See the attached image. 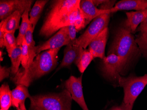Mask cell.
Masks as SVG:
<instances>
[{
    "instance_id": "cell-27",
    "label": "cell",
    "mask_w": 147,
    "mask_h": 110,
    "mask_svg": "<svg viewBox=\"0 0 147 110\" xmlns=\"http://www.w3.org/2000/svg\"><path fill=\"white\" fill-rule=\"evenodd\" d=\"M11 73V68L2 67L1 65V67H0V80H1V82L5 78L9 77Z\"/></svg>"
},
{
    "instance_id": "cell-22",
    "label": "cell",
    "mask_w": 147,
    "mask_h": 110,
    "mask_svg": "<svg viewBox=\"0 0 147 110\" xmlns=\"http://www.w3.org/2000/svg\"><path fill=\"white\" fill-rule=\"evenodd\" d=\"M33 32H34V30H33V27H32V25L30 24L25 35V39L26 40L27 44H28V47L29 55V59L28 64V68L31 65V63H32L35 59V57L37 56L36 52H35V47L36 46H35V42L33 39Z\"/></svg>"
},
{
    "instance_id": "cell-2",
    "label": "cell",
    "mask_w": 147,
    "mask_h": 110,
    "mask_svg": "<svg viewBox=\"0 0 147 110\" xmlns=\"http://www.w3.org/2000/svg\"><path fill=\"white\" fill-rule=\"evenodd\" d=\"M60 48L46 50L37 55L28 70L12 78L16 85L28 87L34 80L51 72L57 65Z\"/></svg>"
},
{
    "instance_id": "cell-7",
    "label": "cell",
    "mask_w": 147,
    "mask_h": 110,
    "mask_svg": "<svg viewBox=\"0 0 147 110\" xmlns=\"http://www.w3.org/2000/svg\"><path fill=\"white\" fill-rule=\"evenodd\" d=\"M102 60L101 71L104 76L111 81L118 82L119 73L126 68L122 59L116 55L110 54Z\"/></svg>"
},
{
    "instance_id": "cell-23",
    "label": "cell",
    "mask_w": 147,
    "mask_h": 110,
    "mask_svg": "<svg viewBox=\"0 0 147 110\" xmlns=\"http://www.w3.org/2000/svg\"><path fill=\"white\" fill-rule=\"evenodd\" d=\"M21 53H22V45L17 46L14 50L12 51L10 58L11 60V74L12 76H14L18 72L19 67L21 63Z\"/></svg>"
},
{
    "instance_id": "cell-17",
    "label": "cell",
    "mask_w": 147,
    "mask_h": 110,
    "mask_svg": "<svg viewBox=\"0 0 147 110\" xmlns=\"http://www.w3.org/2000/svg\"><path fill=\"white\" fill-rule=\"evenodd\" d=\"M28 87L23 85H18L15 88L11 91L12 106L18 108L23 102L30 96L28 90Z\"/></svg>"
},
{
    "instance_id": "cell-26",
    "label": "cell",
    "mask_w": 147,
    "mask_h": 110,
    "mask_svg": "<svg viewBox=\"0 0 147 110\" xmlns=\"http://www.w3.org/2000/svg\"><path fill=\"white\" fill-rule=\"evenodd\" d=\"M29 59V55L28 47L26 40L25 38L22 45L21 64L23 68L19 70L18 73L24 72L27 70L28 69Z\"/></svg>"
},
{
    "instance_id": "cell-10",
    "label": "cell",
    "mask_w": 147,
    "mask_h": 110,
    "mask_svg": "<svg viewBox=\"0 0 147 110\" xmlns=\"http://www.w3.org/2000/svg\"><path fill=\"white\" fill-rule=\"evenodd\" d=\"M82 75L78 78L71 76L65 82L66 89L70 92L72 98L83 110H89L83 95L82 86Z\"/></svg>"
},
{
    "instance_id": "cell-35",
    "label": "cell",
    "mask_w": 147,
    "mask_h": 110,
    "mask_svg": "<svg viewBox=\"0 0 147 110\" xmlns=\"http://www.w3.org/2000/svg\"><path fill=\"white\" fill-rule=\"evenodd\" d=\"M1 110H5V109H1Z\"/></svg>"
},
{
    "instance_id": "cell-31",
    "label": "cell",
    "mask_w": 147,
    "mask_h": 110,
    "mask_svg": "<svg viewBox=\"0 0 147 110\" xmlns=\"http://www.w3.org/2000/svg\"><path fill=\"white\" fill-rule=\"evenodd\" d=\"M110 110H132V109L129 108L128 106L123 102L121 105L119 106L114 107Z\"/></svg>"
},
{
    "instance_id": "cell-15",
    "label": "cell",
    "mask_w": 147,
    "mask_h": 110,
    "mask_svg": "<svg viewBox=\"0 0 147 110\" xmlns=\"http://www.w3.org/2000/svg\"><path fill=\"white\" fill-rule=\"evenodd\" d=\"M22 15L19 11H16L10 16L2 20L0 23V27H3L5 32L15 33L20 28V22Z\"/></svg>"
},
{
    "instance_id": "cell-13",
    "label": "cell",
    "mask_w": 147,
    "mask_h": 110,
    "mask_svg": "<svg viewBox=\"0 0 147 110\" xmlns=\"http://www.w3.org/2000/svg\"><path fill=\"white\" fill-rule=\"evenodd\" d=\"M147 8V0H123L117 2L111 9V13L120 10H143Z\"/></svg>"
},
{
    "instance_id": "cell-34",
    "label": "cell",
    "mask_w": 147,
    "mask_h": 110,
    "mask_svg": "<svg viewBox=\"0 0 147 110\" xmlns=\"http://www.w3.org/2000/svg\"><path fill=\"white\" fill-rule=\"evenodd\" d=\"M0 53H1V56H0V58H1V61H2L3 60V58H2V56L3 55V53L1 50L0 51Z\"/></svg>"
},
{
    "instance_id": "cell-6",
    "label": "cell",
    "mask_w": 147,
    "mask_h": 110,
    "mask_svg": "<svg viewBox=\"0 0 147 110\" xmlns=\"http://www.w3.org/2000/svg\"><path fill=\"white\" fill-rule=\"evenodd\" d=\"M111 14L105 13L94 19L86 30L77 38L72 45H76L86 49L93 39L108 27Z\"/></svg>"
},
{
    "instance_id": "cell-32",
    "label": "cell",
    "mask_w": 147,
    "mask_h": 110,
    "mask_svg": "<svg viewBox=\"0 0 147 110\" xmlns=\"http://www.w3.org/2000/svg\"><path fill=\"white\" fill-rule=\"evenodd\" d=\"M105 0H94V1H92L94 5H95L96 7H97V6L99 5H101L103 4V3L105 2Z\"/></svg>"
},
{
    "instance_id": "cell-19",
    "label": "cell",
    "mask_w": 147,
    "mask_h": 110,
    "mask_svg": "<svg viewBox=\"0 0 147 110\" xmlns=\"http://www.w3.org/2000/svg\"><path fill=\"white\" fill-rule=\"evenodd\" d=\"M48 1L47 0H38L36 1L33 6V8L30 10V21L34 31L36 24L41 16L43 10Z\"/></svg>"
},
{
    "instance_id": "cell-8",
    "label": "cell",
    "mask_w": 147,
    "mask_h": 110,
    "mask_svg": "<svg viewBox=\"0 0 147 110\" xmlns=\"http://www.w3.org/2000/svg\"><path fill=\"white\" fill-rule=\"evenodd\" d=\"M72 42L69 38L68 27L65 26L59 30L54 36L47 41L35 47L36 55L40 53L42 51L51 49H61L64 45H71Z\"/></svg>"
},
{
    "instance_id": "cell-25",
    "label": "cell",
    "mask_w": 147,
    "mask_h": 110,
    "mask_svg": "<svg viewBox=\"0 0 147 110\" xmlns=\"http://www.w3.org/2000/svg\"><path fill=\"white\" fill-rule=\"evenodd\" d=\"M135 40L141 53L147 58V31L140 32Z\"/></svg>"
},
{
    "instance_id": "cell-29",
    "label": "cell",
    "mask_w": 147,
    "mask_h": 110,
    "mask_svg": "<svg viewBox=\"0 0 147 110\" xmlns=\"http://www.w3.org/2000/svg\"><path fill=\"white\" fill-rule=\"evenodd\" d=\"M115 1H105L104 3L100 5V9L102 10H111L114 6Z\"/></svg>"
},
{
    "instance_id": "cell-30",
    "label": "cell",
    "mask_w": 147,
    "mask_h": 110,
    "mask_svg": "<svg viewBox=\"0 0 147 110\" xmlns=\"http://www.w3.org/2000/svg\"><path fill=\"white\" fill-rule=\"evenodd\" d=\"M146 31H147V17L140 24L139 26H138L136 32H142Z\"/></svg>"
},
{
    "instance_id": "cell-5",
    "label": "cell",
    "mask_w": 147,
    "mask_h": 110,
    "mask_svg": "<svg viewBox=\"0 0 147 110\" xmlns=\"http://www.w3.org/2000/svg\"><path fill=\"white\" fill-rule=\"evenodd\" d=\"M118 82L123 88V102L129 108L133 109L134 102L147 85V74L142 76L130 75L124 77L120 75Z\"/></svg>"
},
{
    "instance_id": "cell-16",
    "label": "cell",
    "mask_w": 147,
    "mask_h": 110,
    "mask_svg": "<svg viewBox=\"0 0 147 110\" xmlns=\"http://www.w3.org/2000/svg\"><path fill=\"white\" fill-rule=\"evenodd\" d=\"M126 21L134 34L136 32L139 25L147 17V8L143 10L126 12Z\"/></svg>"
},
{
    "instance_id": "cell-18",
    "label": "cell",
    "mask_w": 147,
    "mask_h": 110,
    "mask_svg": "<svg viewBox=\"0 0 147 110\" xmlns=\"http://www.w3.org/2000/svg\"><path fill=\"white\" fill-rule=\"evenodd\" d=\"M94 58L88 49L87 50L82 47H80L79 54L75 63L78 68L79 72L81 73H83Z\"/></svg>"
},
{
    "instance_id": "cell-33",
    "label": "cell",
    "mask_w": 147,
    "mask_h": 110,
    "mask_svg": "<svg viewBox=\"0 0 147 110\" xmlns=\"http://www.w3.org/2000/svg\"><path fill=\"white\" fill-rule=\"evenodd\" d=\"M17 109V110H26L25 105V102L22 103L21 105H20V107Z\"/></svg>"
},
{
    "instance_id": "cell-21",
    "label": "cell",
    "mask_w": 147,
    "mask_h": 110,
    "mask_svg": "<svg viewBox=\"0 0 147 110\" xmlns=\"http://www.w3.org/2000/svg\"><path fill=\"white\" fill-rule=\"evenodd\" d=\"M11 91L8 84L4 83L0 88V106L1 109L8 110L12 105Z\"/></svg>"
},
{
    "instance_id": "cell-12",
    "label": "cell",
    "mask_w": 147,
    "mask_h": 110,
    "mask_svg": "<svg viewBox=\"0 0 147 110\" xmlns=\"http://www.w3.org/2000/svg\"><path fill=\"white\" fill-rule=\"evenodd\" d=\"M80 8L86 20V25L101 15L107 13H111V10H106L97 9L93 4L92 0L81 1Z\"/></svg>"
},
{
    "instance_id": "cell-4",
    "label": "cell",
    "mask_w": 147,
    "mask_h": 110,
    "mask_svg": "<svg viewBox=\"0 0 147 110\" xmlns=\"http://www.w3.org/2000/svg\"><path fill=\"white\" fill-rule=\"evenodd\" d=\"M29 110H71V96L64 89L58 93L30 96Z\"/></svg>"
},
{
    "instance_id": "cell-11",
    "label": "cell",
    "mask_w": 147,
    "mask_h": 110,
    "mask_svg": "<svg viewBox=\"0 0 147 110\" xmlns=\"http://www.w3.org/2000/svg\"><path fill=\"white\" fill-rule=\"evenodd\" d=\"M109 27H107L93 39L89 45L88 50L94 58L103 59L105 57V50L108 40Z\"/></svg>"
},
{
    "instance_id": "cell-20",
    "label": "cell",
    "mask_w": 147,
    "mask_h": 110,
    "mask_svg": "<svg viewBox=\"0 0 147 110\" xmlns=\"http://www.w3.org/2000/svg\"><path fill=\"white\" fill-rule=\"evenodd\" d=\"M31 7L28 8L22 15V22L19 28V34L16 38L17 45H22L23 41L25 38V35L28 31L30 23L29 18V12Z\"/></svg>"
},
{
    "instance_id": "cell-28",
    "label": "cell",
    "mask_w": 147,
    "mask_h": 110,
    "mask_svg": "<svg viewBox=\"0 0 147 110\" xmlns=\"http://www.w3.org/2000/svg\"><path fill=\"white\" fill-rule=\"evenodd\" d=\"M68 27V32L69 38L72 42V44L76 39V33L77 32L76 26L74 25H70ZM72 45V44H71Z\"/></svg>"
},
{
    "instance_id": "cell-3",
    "label": "cell",
    "mask_w": 147,
    "mask_h": 110,
    "mask_svg": "<svg viewBox=\"0 0 147 110\" xmlns=\"http://www.w3.org/2000/svg\"><path fill=\"white\" fill-rule=\"evenodd\" d=\"M114 54L122 59L126 67L130 62L141 56V51L126 20L119 26L108 55Z\"/></svg>"
},
{
    "instance_id": "cell-24",
    "label": "cell",
    "mask_w": 147,
    "mask_h": 110,
    "mask_svg": "<svg viewBox=\"0 0 147 110\" xmlns=\"http://www.w3.org/2000/svg\"><path fill=\"white\" fill-rule=\"evenodd\" d=\"M14 34L5 32L4 35V47L6 49L9 57L11 56L12 51L18 46Z\"/></svg>"
},
{
    "instance_id": "cell-9",
    "label": "cell",
    "mask_w": 147,
    "mask_h": 110,
    "mask_svg": "<svg viewBox=\"0 0 147 110\" xmlns=\"http://www.w3.org/2000/svg\"><path fill=\"white\" fill-rule=\"evenodd\" d=\"M33 1L31 0L0 1V20L2 21L16 11H19L22 15L28 8L31 7Z\"/></svg>"
},
{
    "instance_id": "cell-1",
    "label": "cell",
    "mask_w": 147,
    "mask_h": 110,
    "mask_svg": "<svg viewBox=\"0 0 147 110\" xmlns=\"http://www.w3.org/2000/svg\"><path fill=\"white\" fill-rule=\"evenodd\" d=\"M80 0H56L40 30L41 36L47 38L65 26L74 25L77 32L86 26V20L80 8Z\"/></svg>"
},
{
    "instance_id": "cell-14",
    "label": "cell",
    "mask_w": 147,
    "mask_h": 110,
    "mask_svg": "<svg viewBox=\"0 0 147 110\" xmlns=\"http://www.w3.org/2000/svg\"><path fill=\"white\" fill-rule=\"evenodd\" d=\"M80 48L76 45H69L66 46L64 50L63 59L57 72L64 67H69L73 63L75 62L79 54Z\"/></svg>"
}]
</instances>
